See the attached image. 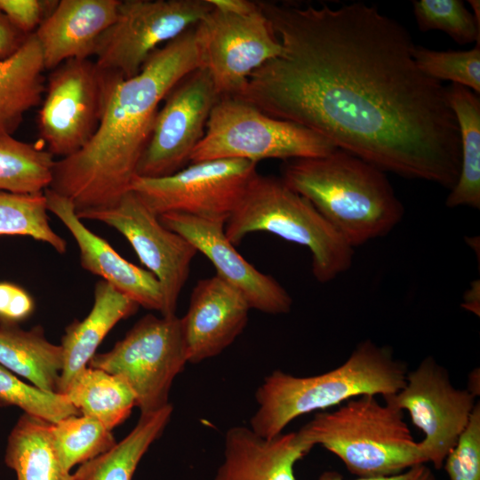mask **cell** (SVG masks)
Wrapping results in <instances>:
<instances>
[{
  "mask_svg": "<svg viewBox=\"0 0 480 480\" xmlns=\"http://www.w3.org/2000/svg\"><path fill=\"white\" fill-rule=\"evenodd\" d=\"M384 402L407 411L424 435L419 442L426 460L440 469L465 428L476 405V396L455 388L448 371L432 356L424 358L407 373L404 386Z\"/></svg>",
  "mask_w": 480,
  "mask_h": 480,
  "instance_id": "9a60e30c",
  "label": "cell"
},
{
  "mask_svg": "<svg viewBox=\"0 0 480 480\" xmlns=\"http://www.w3.org/2000/svg\"><path fill=\"white\" fill-rule=\"evenodd\" d=\"M76 215L81 220L102 222L122 234L160 284L164 303L162 316L176 315L180 292L197 253L194 245L164 226L159 216L132 190L109 207L84 211Z\"/></svg>",
  "mask_w": 480,
  "mask_h": 480,
  "instance_id": "4fadbf2b",
  "label": "cell"
},
{
  "mask_svg": "<svg viewBox=\"0 0 480 480\" xmlns=\"http://www.w3.org/2000/svg\"><path fill=\"white\" fill-rule=\"evenodd\" d=\"M449 105L456 117L460 139V169L445 205L480 208V98L464 86L451 84Z\"/></svg>",
  "mask_w": 480,
  "mask_h": 480,
  "instance_id": "cb8c5ba5",
  "label": "cell"
},
{
  "mask_svg": "<svg viewBox=\"0 0 480 480\" xmlns=\"http://www.w3.org/2000/svg\"><path fill=\"white\" fill-rule=\"evenodd\" d=\"M254 232L274 234L308 248L313 276L321 284L352 265L354 248L281 177L257 172L225 223V235L234 245Z\"/></svg>",
  "mask_w": 480,
  "mask_h": 480,
  "instance_id": "8992f818",
  "label": "cell"
},
{
  "mask_svg": "<svg viewBox=\"0 0 480 480\" xmlns=\"http://www.w3.org/2000/svg\"><path fill=\"white\" fill-rule=\"evenodd\" d=\"M28 36L14 27L0 12V62L14 55L24 44Z\"/></svg>",
  "mask_w": 480,
  "mask_h": 480,
  "instance_id": "8d00e7d4",
  "label": "cell"
},
{
  "mask_svg": "<svg viewBox=\"0 0 480 480\" xmlns=\"http://www.w3.org/2000/svg\"><path fill=\"white\" fill-rule=\"evenodd\" d=\"M210 2L215 9L239 14L251 13L259 9L258 1L210 0Z\"/></svg>",
  "mask_w": 480,
  "mask_h": 480,
  "instance_id": "f35d334b",
  "label": "cell"
},
{
  "mask_svg": "<svg viewBox=\"0 0 480 480\" xmlns=\"http://www.w3.org/2000/svg\"><path fill=\"white\" fill-rule=\"evenodd\" d=\"M196 26L154 51L136 76L107 75L94 135L53 166L49 188L68 198L76 213L109 207L130 190L160 103L182 77L202 68Z\"/></svg>",
  "mask_w": 480,
  "mask_h": 480,
  "instance_id": "7a4b0ae2",
  "label": "cell"
},
{
  "mask_svg": "<svg viewBox=\"0 0 480 480\" xmlns=\"http://www.w3.org/2000/svg\"><path fill=\"white\" fill-rule=\"evenodd\" d=\"M376 397L362 396L334 411H320L299 432L336 455L358 477L392 476L426 464L403 411Z\"/></svg>",
  "mask_w": 480,
  "mask_h": 480,
  "instance_id": "5b68a950",
  "label": "cell"
},
{
  "mask_svg": "<svg viewBox=\"0 0 480 480\" xmlns=\"http://www.w3.org/2000/svg\"><path fill=\"white\" fill-rule=\"evenodd\" d=\"M33 297L22 287L0 282V323L19 324L34 312Z\"/></svg>",
  "mask_w": 480,
  "mask_h": 480,
  "instance_id": "d590c367",
  "label": "cell"
},
{
  "mask_svg": "<svg viewBox=\"0 0 480 480\" xmlns=\"http://www.w3.org/2000/svg\"><path fill=\"white\" fill-rule=\"evenodd\" d=\"M50 430L57 455L68 471L107 452L116 443L111 430L99 420L83 414L51 423Z\"/></svg>",
  "mask_w": 480,
  "mask_h": 480,
  "instance_id": "f546056e",
  "label": "cell"
},
{
  "mask_svg": "<svg viewBox=\"0 0 480 480\" xmlns=\"http://www.w3.org/2000/svg\"><path fill=\"white\" fill-rule=\"evenodd\" d=\"M0 404L20 407L26 414L49 423L72 416L80 412L65 395L44 391L20 380L0 364Z\"/></svg>",
  "mask_w": 480,
  "mask_h": 480,
  "instance_id": "1f68e13d",
  "label": "cell"
},
{
  "mask_svg": "<svg viewBox=\"0 0 480 480\" xmlns=\"http://www.w3.org/2000/svg\"><path fill=\"white\" fill-rule=\"evenodd\" d=\"M476 397L480 393V373L479 368L474 369L468 375V388H466Z\"/></svg>",
  "mask_w": 480,
  "mask_h": 480,
  "instance_id": "ab89813d",
  "label": "cell"
},
{
  "mask_svg": "<svg viewBox=\"0 0 480 480\" xmlns=\"http://www.w3.org/2000/svg\"><path fill=\"white\" fill-rule=\"evenodd\" d=\"M257 172V164L244 159L206 160L169 176H135L130 190L157 216L178 212L227 221Z\"/></svg>",
  "mask_w": 480,
  "mask_h": 480,
  "instance_id": "30bf717a",
  "label": "cell"
},
{
  "mask_svg": "<svg viewBox=\"0 0 480 480\" xmlns=\"http://www.w3.org/2000/svg\"><path fill=\"white\" fill-rule=\"evenodd\" d=\"M159 220L203 253L215 268L216 276L238 290L251 308L271 315L291 311V295L274 277L259 271L236 251L225 235L226 221L178 212L162 214Z\"/></svg>",
  "mask_w": 480,
  "mask_h": 480,
  "instance_id": "2e32d148",
  "label": "cell"
},
{
  "mask_svg": "<svg viewBox=\"0 0 480 480\" xmlns=\"http://www.w3.org/2000/svg\"><path fill=\"white\" fill-rule=\"evenodd\" d=\"M444 464L449 480H480L479 402Z\"/></svg>",
  "mask_w": 480,
  "mask_h": 480,
  "instance_id": "836d02e7",
  "label": "cell"
},
{
  "mask_svg": "<svg viewBox=\"0 0 480 480\" xmlns=\"http://www.w3.org/2000/svg\"><path fill=\"white\" fill-rule=\"evenodd\" d=\"M210 0H120L116 18L97 42L93 56L104 74L136 76L151 53L197 25Z\"/></svg>",
  "mask_w": 480,
  "mask_h": 480,
  "instance_id": "9c48e42d",
  "label": "cell"
},
{
  "mask_svg": "<svg viewBox=\"0 0 480 480\" xmlns=\"http://www.w3.org/2000/svg\"><path fill=\"white\" fill-rule=\"evenodd\" d=\"M468 4L471 6V9L473 11L472 14L475 20L480 25V2L479 0H469Z\"/></svg>",
  "mask_w": 480,
  "mask_h": 480,
  "instance_id": "60d3db41",
  "label": "cell"
},
{
  "mask_svg": "<svg viewBox=\"0 0 480 480\" xmlns=\"http://www.w3.org/2000/svg\"><path fill=\"white\" fill-rule=\"evenodd\" d=\"M172 405L140 413L134 428L119 443L80 464L74 480H132L149 446L162 435L172 413Z\"/></svg>",
  "mask_w": 480,
  "mask_h": 480,
  "instance_id": "d4e9b609",
  "label": "cell"
},
{
  "mask_svg": "<svg viewBox=\"0 0 480 480\" xmlns=\"http://www.w3.org/2000/svg\"><path fill=\"white\" fill-rule=\"evenodd\" d=\"M54 156L38 146L0 134V191L38 194L52 180Z\"/></svg>",
  "mask_w": 480,
  "mask_h": 480,
  "instance_id": "83f0119b",
  "label": "cell"
},
{
  "mask_svg": "<svg viewBox=\"0 0 480 480\" xmlns=\"http://www.w3.org/2000/svg\"><path fill=\"white\" fill-rule=\"evenodd\" d=\"M196 38L202 68L208 70L219 98L236 96L257 68L282 52L260 6L246 14L213 7L196 26Z\"/></svg>",
  "mask_w": 480,
  "mask_h": 480,
  "instance_id": "7c38bea8",
  "label": "cell"
},
{
  "mask_svg": "<svg viewBox=\"0 0 480 480\" xmlns=\"http://www.w3.org/2000/svg\"><path fill=\"white\" fill-rule=\"evenodd\" d=\"M120 0H60L34 32L44 69L93 56L98 40L116 18Z\"/></svg>",
  "mask_w": 480,
  "mask_h": 480,
  "instance_id": "d6986e66",
  "label": "cell"
},
{
  "mask_svg": "<svg viewBox=\"0 0 480 480\" xmlns=\"http://www.w3.org/2000/svg\"><path fill=\"white\" fill-rule=\"evenodd\" d=\"M44 194L48 211L64 224L76 242L82 268L100 276L139 306L158 311L162 316L164 297L154 275L123 258L104 238L90 230L68 198L51 188Z\"/></svg>",
  "mask_w": 480,
  "mask_h": 480,
  "instance_id": "ac0fdd59",
  "label": "cell"
},
{
  "mask_svg": "<svg viewBox=\"0 0 480 480\" xmlns=\"http://www.w3.org/2000/svg\"><path fill=\"white\" fill-rule=\"evenodd\" d=\"M258 4L282 52L235 98L385 172L452 188L460 169L457 120L446 87L417 67L403 24L362 2Z\"/></svg>",
  "mask_w": 480,
  "mask_h": 480,
  "instance_id": "6da1fadb",
  "label": "cell"
},
{
  "mask_svg": "<svg viewBox=\"0 0 480 480\" xmlns=\"http://www.w3.org/2000/svg\"><path fill=\"white\" fill-rule=\"evenodd\" d=\"M48 212L44 193L22 195L0 191V236H29L63 254L67 250L66 241L52 228Z\"/></svg>",
  "mask_w": 480,
  "mask_h": 480,
  "instance_id": "f1b7e54d",
  "label": "cell"
},
{
  "mask_svg": "<svg viewBox=\"0 0 480 480\" xmlns=\"http://www.w3.org/2000/svg\"><path fill=\"white\" fill-rule=\"evenodd\" d=\"M317 480H346L336 471H324ZM353 480H436L432 470L426 464L415 465L401 473L378 477H357Z\"/></svg>",
  "mask_w": 480,
  "mask_h": 480,
  "instance_id": "74e56055",
  "label": "cell"
},
{
  "mask_svg": "<svg viewBox=\"0 0 480 480\" xmlns=\"http://www.w3.org/2000/svg\"><path fill=\"white\" fill-rule=\"evenodd\" d=\"M280 177L352 248L388 235L404 215L386 172L338 148L324 156L284 161Z\"/></svg>",
  "mask_w": 480,
  "mask_h": 480,
  "instance_id": "3957f363",
  "label": "cell"
},
{
  "mask_svg": "<svg viewBox=\"0 0 480 480\" xmlns=\"http://www.w3.org/2000/svg\"><path fill=\"white\" fill-rule=\"evenodd\" d=\"M64 395L80 413L109 430L123 423L136 406V396L122 377L89 366L77 374Z\"/></svg>",
  "mask_w": 480,
  "mask_h": 480,
  "instance_id": "4316f807",
  "label": "cell"
},
{
  "mask_svg": "<svg viewBox=\"0 0 480 480\" xmlns=\"http://www.w3.org/2000/svg\"><path fill=\"white\" fill-rule=\"evenodd\" d=\"M336 148L305 126L272 117L240 99L220 97L189 163L225 158L256 164L270 158L287 161L324 156Z\"/></svg>",
  "mask_w": 480,
  "mask_h": 480,
  "instance_id": "52a82bcc",
  "label": "cell"
},
{
  "mask_svg": "<svg viewBox=\"0 0 480 480\" xmlns=\"http://www.w3.org/2000/svg\"><path fill=\"white\" fill-rule=\"evenodd\" d=\"M405 364L391 348L371 340L360 342L340 366L312 376H294L275 370L257 388V410L250 428L259 436L273 438L296 418L325 411L362 396H388L405 384Z\"/></svg>",
  "mask_w": 480,
  "mask_h": 480,
  "instance_id": "277c9868",
  "label": "cell"
},
{
  "mask_svg": "<svg viewBox=\"0 0 480 480\" xmlns=\"http://www.w3.org/2000/svg\"><path fill=\"white\" fill-rule=\"evenodd\" d=\"M50 424L24 413L12 429L4 462L16 480H74L57 455Z\"/></svg>",
  "mask_w": 480,
  "mask_h": 480,
  "instance_id": "484cf974",
  "label": "cell"
},
{
  "mask_svg": "<svg viewBox=\"0 0 480 480\" xmlns=\"http://www.w3.org/2000/svg\"><path fill=\"white\" fill-rule=\"evenodd\" d=\"M0 364L44 391L58 393L63 351L45 338L41 325L23 330L19 324L0 323Z\"/></svg>",
  "mask_w": 480,
  "mask_h": 480,
  "instance_id": "7402d4cb",
  "label": "cell"
},
{
  "mask_svg": "<svg viewBox=\"0 0 480 480\" xmlns=\"http://www.w3.org/2000/svg\"><path fill=\"white\" fill-rule=\"evenodd\" d=\"M251 309L244 295L218 276L199 280L180 317L187 362L198 364L222 353L246 327Z\"/></svg>",
  "mask_w": 480,
  "mask_h": 480,
  "instance_id": "e0dca14e",
  "label": "cell"
},
{
  "mask_svg": "<svg viewBox=\"0 0 480 480\" xmlns=\"http://www.w3.org/2000/svg\"><path fill=\"white\" fill-rule=\"evenodd\" d=\"M93 305L82 320H74L61 339L63 368L58 393L64 395L71 381L84 371L110 330L136 313V302L103 280L95 284Z\"/></svg>",
  "mask_w": 480,
  "mask_h": 480,
  "instance_id": "44dd1931",
  "label": "cell"
},
{
  "mask_svg": "<svg viewBox=\"0 0 480 480\" xmlns=\"http://www.w3.org/2000/svg\"><path fill=\"white\" fill-rule=\"evenodd\" d=\"M314 447L299 431L265 438L244 426L225 434L214 480H296L295 464Z\"/></svg>",
  "mask_w": 480,
  "mask_h": 480,
  "instance_id": "ffe728a7",
  "label": "cell"
},
{
  "mask_svg": "<svg viewBox=\"0 0 480 480\" xmlns=\"http://www.w3.org/2000/svg\"><path fill=\"white\" fill-rule=\"evenodd\" d=\"M412 54L419 69L428 77L450 81L479 95L480 44L462 51H437L415 44Z\"/></svg>",
  "mask_w": 480,
  "mask_h": 480,
  "instance_id": "4dcf8cb0",
  "label": "cell"
},
{
  "mask_svg": "<svg viewBox=\"0 0 480 480\" xmlns=\"http://www.w3.org/2000/svg\"><path fill=\"white\" fill-rule=\"evenodd\" d=\"M108 76L90 59L68 60L52 70L37 124L53 156L68 157L94 135L100 121Z\"/></svg>",
  "mask_w": 480,
  "mask_h": 480,
  "instance_id": "8fae6325",
  "label": "cell"
},
{
  "mask_svg": "<svg viewBox=\"0 0 480 480\" xmlns=\"http://www.w3.org/2000/svg\"><path fill=\"white\" fill-rule=\"evenodd\" d=\"M187 359L180 319L176 315L140 318L108 352L95 354L88 366L122 377L136 396L140 413L163 408Z\"/></svg>",
  "mask_w": 480,
  "mask_h": 480,
  "instance_id": "ba28073f",
  "label": "cell"
},
{
  "mask_svg": "<svg viewBox=\"0 0 480 480\" xmlns=\"http://www.w3.org/2000/svg\"><path fill=\"white\" fill-rule=\"evenodd\" d=\"M219 96L204 68L182 77L167 93L138 164L136 176L159 178L186 167L203 139Z\"/></svg>",
  "mask_w": 480,
  "mask_h": 480,
  "instance_id": "5bb4252c",
  "label": "cell"
},
{
  "mask_svg": "<svg viewBox=\"0 0 480 480\" xmlns=\"http://www.w3.org/2000/svg\"><path fill=\"white\" fill-rule=\"evenodd\" d=\"M412 8L422 32L441 30L459 44H480V25L461 0H414Z\"/></svg>",
  "mask_w": 480,
  "mask_h": 480,
  "instance_id": "d6a6232c",
  "label": "cell"
},
{
  "mask_svg": "<svg viewBox=\"0 0 480 480\" xmlns=\"http://www.w3.org/2000/svg\"><path fill=\"white\" fill-rule=\"evenodd\" d=\"M57 3L55 0H0V12L20 31L30 35L48 17Z\"/></svg>",
  "mask_w": 480,
  "mask_h": 480,
  "instance_id": "e575fe53",
  "label": "cell"
},
{
  "mask_svg": "<svg viewBox=\"0 0 480 480\" xmlns=\"http://www.w3.org/2000/svg\"><path fill=\"white\" fill-rule=\"evenodd\" d=\"M44 70L34 33L14 55L0 62V134L12 135L25 114L41 102Z\"/></svg>",
  "mask_w": 480,
  "mask_h": 480,
  "instance_id": "603a6c76",
  "label": "cell"
}]
</instances>
